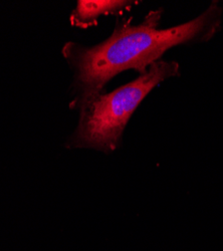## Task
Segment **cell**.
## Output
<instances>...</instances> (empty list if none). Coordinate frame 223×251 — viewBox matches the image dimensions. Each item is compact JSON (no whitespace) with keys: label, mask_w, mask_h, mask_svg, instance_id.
I'll list each match as a JSON object with an SVG mask.
<instances>
[{"label":"cell","mask_w":223,"mask_h":251,"mask_svg":"<svg viewBox=\"0 0 223 251\" xmlns=\"http://www.w3.org/2000/svg\"><path fill=\"white\" fill-rule=\"evenodd\" d=\"M161 17L159 9L149 12L138 25H132L130 20H121L110 37L94 47L75 43L65 46L63 54L74 75V109L102 93L122 72L135 70L144 74L175 47L209 41L221 28L222 8L213 1L194 19L166 29L158 28Z\"/></svg>","instance_id":"1"},{"label":"cell","mask_w":223,"mask_h":251,"mask_svg":"<svg viewBox=\"0 0 223 251\" xmlns=\"http://www.w3.org/2000/svg\"><path fill=\"white\" fill-rule=\"evenodd\" d=\"M180 75L174 60H159L144 74L109 94L100 93L79 106L78 125L69 141L71 148L115 151L126 126L150 92L162 81Z\"/></svg>","instance_id":"2"},{"label":"cell","mask_w":223,"mask_h":251,"mask_svg":"<svg viewBox=\"0 0 223 251\" xmlns=\"http://www.w3.org/2000/svg\"><path fill=\"white\" fill-rule=\"evenodd\" d=\"M136 3L128 0H80L71 14V24L75 27L88 28L97 25L99 16L122 14Z\"/></svg>","instance_id":"3"}]
</instances>
